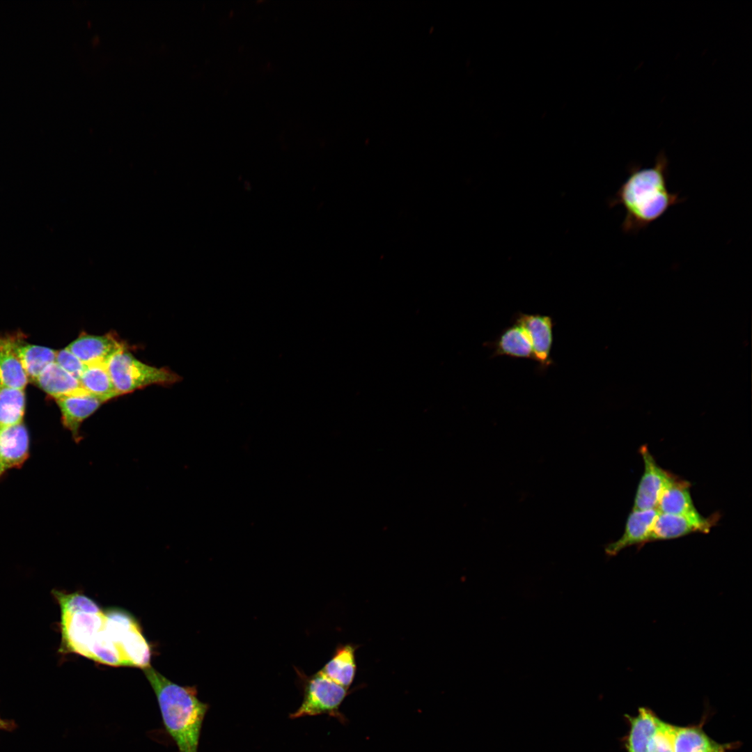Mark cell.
Wrapping results in <instances>:
<instances>
[{
    "mask_svg": "<svg viewBox=\"0 0 752 752\" xmlns=\"http://www.w3.org/2000/svg\"><path fill=\"white\" fill-rule=\"evenodd\" d=\"M30 447V434L24 422L0 428V480L8 471L24 465Z\"/></svg>",
    "mask_w": 752,
    "mask_h": 752,
    "instance_id": "9c48e42d",
    "label": "cell"
},
{
    "mask_svg": "<svg viewBox=\"0 0 752 752\" xmlns=\"http://www.w3.org/2000/svg\"><path fill=\"white\" fill-rule=\"evenodd\" d=\"M668 159L661 150L655 164L642 167L632 163L628 176L608 203L610 207L622 205L625 211L621 228L625 234H636L661 217L670 207L681 203L679 192L671 193L667 187Z\"/></svg>",
    "mask_w": 752,
    "mask_h": 752,
    "instance_id": "6da1fadb",
    "label": "cell"
},
{
    "mask_svg": "<svg viewBox=\"0 0 752 752\" xmlns=\"http://www.w3.org/2000/svg\"><path fill=\"white\" fill-rule=\"evenodd\" d=\"M55 362L78 379L86 368V365L67 347L57 351Z\"/></svg>",
    "mask_w": 752,
    "mask_h": 752,
    "instance_id": "cb8c5ba5",
    "label": "cell"
},
{
    "mask_svg": "<svg viewBox=\"0 0 752 752\" xmlns=\"http://www.w3.org/2000/svg\"><path fill=\"white\" fill-rule=\"evenodd\" d=\"M15 726V725L13 721L0 717V730H10Z\"/></svg>",
    "mask_w": 752,
    "mask_h": 752,
    "instance_id": "d4e9b609",
    "label": "cell"
},
{
    "mask_svg": "<svg viewBox=\"0 0 752 752\" xmlns=\"http://www.w3.org/2000/svg\"><path fill=\"white\" fill-rule=\"evenodd\" d=\"M55 400L61 412L63 425L70 431L76 441L81 439L80 428L82 423L103 403L82 389Z\"/></svg>",
    "mask_w": 752,
    "mask_h": 752,
    "instance_id": "30bf717a",
    "label": "cell"
},
{
    "mask_svg": "<svg viewBox=\"0 0 752 752\" xmlns=\"http://www.w3.org/2000/svg\"><path fill=\"white\" fill-rule=\"evenodd\" d=\"M514 320L528 332L531 340L534 361L541 370H545L553 363L551 351L553 343L552 318L542 314H528L518 312Z\"/></svg>",
    "mask_w": 752,
    "mask_h": 752,
    "instance_id": "ba28073f",
    "label": "cell"
},
{
    "mask_svg": "<svg viewBox=\"0 0 752 752\" xmlns=\"http://www.w3.org/2000/svg\"><path fill=\"white\" fill-rule=\"evenodd\" d=\"M658 514L657 509L632 510L627 519L623 534L618 540L606 545L605 554L613 556L627 547L649 542Z\"/></svg>",
    "mask_w": 752,
    "mask_h": 752,
    "instance_id": "7c38bea8",
    "label": "cell"
},
{
    "mask_svg": "<svg viewBox=\"0 0 752 752\" xmlns=\"http://www.w3.org/2000/svg\"><path fill=\"white\" fill-rule=\"evenodd\" d=\"M690 483L674 476L664 489L657 510L660 513L690 515L698 512L690 493Z\"/></svg>",
    "mask_w": 752,
    "mask_h": 752,
    "instance_id": "9a60e30c",
    "label": "cell"
},
{
    "mask_svg": "<svg viewBox=\"0 0 752 752\" xmlns=\"http://www.w3.org/2000/svg\"><path fill=\"white\" fill-rule=\"evenodd\" d=\"M355 648L347 644L338 647L320 671L336 683L347 688L356 673Z\"/></svg>",
    "mask_w": 752,
    "mask_h": 752,
    "instance_id": "e0dca14e",
    "label": "cell"
},
{
    "mask_svg": "<svg viewBox=\"0 0 752 752\" xmlns=\"http://www.w3.org/2000/svg\"><path fill=\"white\" fill-rule=\"evenodd\" d=\"M157 699L162 721L179 752H198L209 705L198 698L195 686H181L155 670L143 669Z\"/></svg>",
    "mask_w": 752,
    "mask_h": 752,
    "instance_id": "7a4b0ae2",
    "label": "cell"
},
{
    "mask_svg": "<svg viewBox=\"0 0 752 752\" xmlns=\"http://www.w3.org/2000/svg\"><path fill=\"white\" fill-rule=\"evenodd\" d=\"M126 347L112 332L102 336L84 332L67 347L85 365L106 363L116 352Z\"/></svg>",
    "mask_w": 752,
    "mask_h": 752,
    "instance_id": "8fae6325",
    "label": "cell"
},
{
    "mask_svg": "<svg viewBox=\"0 0 752 752\" xmlns=\"http://www.w3.org/2000/svg\"><path fill=\"white\" fill-rule=\"evenodd\" d=\"M489 347L494 350L492 356H508L534 360L532 343L527 331L517 322L504 329Z\"/></svg>",
    "mask_w": 752,
    "mask_h": 752,
    "instance_id": "4fadbf2b",
    "label": "cell"
},
{
    "mask_svg": "<svg viewBox=\"0 0 752 752\" xmlns=\"http://www.w3.org/2000/svg\"><path fill=\"white\" fill-rule=\"evenodd\" d=\"M303 691L299 707L290 714V718L329 714L335 716L347 695V688L336 683L320 671L312 675L295 669Z\"/></svg>",
    "mask_w": 752,
    "mask_h": 752,
    "instance_id": "5b68a950",
    "label": "cell"
},
{
    "mask_svg": "<svg viewBox=\"0 0 752 752\" xmlns=\"http://www.w3.org/2000/svg\"><path fill=\"white\" fill-rule=\"evenodd\" d=\"M118 395L150 385H169L180 377L169 368L149 366L135 358L127 347L121 349L106 362Z\"/></svg>",
    "mask_w": 752,
    "mask_h": 752,
    "instance_id": "277c9868",
    "label": "cell"
},
{
    "mask_svg": "<svg viewBox=\"0 0 752 752\" xmlns=\"http://www.w3.org/2000/svg\"><path fill=\"white\" fill-rule=\"evenodd\" d=\"M15 347L29 379L32 382H35L49 365L55 362L57 351L51 348L25 344L17 338H15Z\"/></svg>",
    "mask_w": 752,
    "mask_h": 752,
    "instance_id": "ac0fdd59",
    "label": "cell"
},
{
    "mask_svg": "<svg viewBox=\"0 0 752 752\" xmlns=\"http://www.w3.org/2000/svg\"><path fill=\"white\" fill-rule=\"evenodd\" d=\"M34 382L55 400L81 389L79 379L56 362L49 365Z\"/></svg>",
    "mask_w": 752,
    "mask_h": 752,
    "instance_id": "44dd1931",
    "label": "cell"
},
{
    "mask_svg": "<svg viewBox=\"0 0 752 752\" xmlns=\"http://www.w3.org/2000/svg\"><path fill=\"white\" fill-rule=\"evenodd\" d=\"M673 728V726L659 719L657 730L650 743L648 752H674Z\"/></svg>",
    "mask_w": 752,
    "mask_h": 752,
    "instance_id": "603a6c76",
    "label": "cell"
},
{
    "mask_svg": "<svg viewBox=\"0 0 752 752\" xmlns=\"http://www.w3.org/2000/svg\"><path fill=\"white\" fill-rule=\"evenodd\" d=\"M25 409L23 389L0 386V428L22 423Z\"/></svg>",
    "mask_w": 752,
    "mask_h": 752,
    "instance_id": "7402d4cb",
    "label": "cell"
},
{
    "mask_svg": "<svg viewBox=\"0 0 752 752\" xmlns=\"http://www.w3.org/2000/svg\"><path fill=\"white\" fill-rule=\"evenodd\" d=\"M81 388L103 402L118 395L106 363L86 365L79 379Z\"/></svg>",
    "mask_w": 752,
    "mask_h": 752,
    "instance_id": "d6986e66",
    "label": "cell"
},
{
    "mask_svg": "<svg viewBox=\"0 0 752 752\" xmlns=\"http://www.w3.org/2000/svg\"><path fill=\"white\" fill-rule=\"evenodd\" d=\"M51 593L61 613L58 624L61 635L58 652L87 658L91 645L104 625V611L81 592L53 589Z\"/></svg>",
    "mask_w": 752,
    "mask_h": 752,
    "instance_id": "3957f363",
    "label": "cell"
},
{
    "mask_svg": "<svg viewBox=\"0 0 752 752\" xmlns=\"http://www.w3.org/2000/svg\"><path fill=\"white\" fill-rule=\"evenodd\" d=\"M644 471L637 487L632 510L657 509L659 498L675 475L658 465L647 446L640 447Z\"/></svg>",
    "mask_w": 752,
    "mask_h": 752,
    "instance_id": "8992f818",
    "label": "cell"
},
{
    "mask_svg": "<svg viewBox=\"0 0 752 752\" xmlns=\"http://www.w3.org/2000/svg\"><path fill=\"white\" fill-rule=\"evenodd\" d=\"M630 729L627 740V752H648L659 719L648 709L641 707L634 717H629Z\"/></svg>",
    "mask_w": 752,
    "mask_h": 752,
    "instance_id": "2e32d148",
    "label": "cell"
},
{
    "mask_svg": "<svg viewBox=\"0 0 752 752\" xmlns=\"http://www.w3.org/2000/svg\"><path fill=\"white\" fill-rule=\"evenodd\" d=\"M15 338L0 336V386L24 390L29 378L15 351Z\"/></svg>",
    "mask_w": 752,
    "mask_h": 752,
    "instance_id": "5bb4252c",
    "label": "cell"
},
{
    "mask_svg": "<svg viewBox=\"0 0 752 752\" xmlns=\"http://www.w3.org/2000/svg\"><path fill=\"white\" fill-rule=\"evenodd\" d=\"M720 518L715 512L703 517L698 512L690 515H671L659 512L653 526L650 542L667 540L693 533H708Z\"/></svg>",
    "mask_w": 752,
    "mask_h": 752,
    "instance_id": "52a82bcc",
    "label": "cell"
},
{
    "mask_svg": "<svg viewBox=\"0 0 752 752\" xmlns=\"http://www.w3.org/2000/svg\"><path fill=\"white\" fill-rule=\"evenodd\" d=\"M672 739L674 752H725L723 746L696 727L673 726Z\"/></svg>",
    "mask_w": 752,
    "mask_h": 752,
    "instance_id": "ffe728a7",
    "label": "cell"
}]
</instances>
